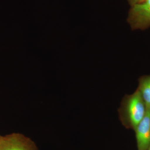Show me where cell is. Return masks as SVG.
Returning <instances> with one entry per match:
<instances>
[{
	"mask_svg": "<svg viewBox=\"0 0 150 150\" xmlns=\"http://www.w3.org/2000/svg\"><path fill=\"white\" fill-rule=\"evenodd\" d=\"M148 150H150V144L149 145V149H148Z\"/></svg>",
	"mask_w": 150,
	"mask_h": 150,
	"instance_id": "obj_7",
	"label": "cell"
},
{
	"mask_svg": "<svg viewBox=\"0 0 150 150\" xmlns=\"http://www.w3.org/2000/svg\"><path fill=\"white\" fill-rule=\"evenodd\" d=\"M137 89L139 91L147 108H150V75H145L139 78Z\"/></svg>",
	"mask_w": 150,
	"mask_h": 150,
	"instance_id": "obj_5",
	"label": "cell"
},
{
	"mask_svg": "<svg viewBox=\"0 0 150 150\" xmlns=\"http://www.w3.org/2000/svg\"><path fill=\"white\" fill-rule=\"evenodd\" d=\"M134 131L138 150H148L150 144V108H147L144 117Z\"/></svg>",
	"mask_w": 150,
	"mask_h": 150,
	"instance_id": "obj_4",
	"label": "cell"
},
{
	"mask_svg": "<svg viewBox=\"0 0 150 150\" xmlns=\"http://www.w3.org/2000/svg\"><path fill=\"white\" fill-rule=\"evenodd\" d=\"M0 150H38L33 141L23 134L13 133L0 137Z\"/></svg>",
	"mask_w": 150,
	"mask_h": 150,
	"instance_id": "obj_3",
	"label": "cell"
},
{
	"mask_svg": "<svg viewBox=\"0 0 150 150\" xmlns=\"http://www.w3.org/2000/svg\"><path fill=\"white\" fill-rule=\"evenodd\" d=\"M147 108L139 91L126 95L118 109L119 119L125 128L135 130L144 117Z\"/></svg>",
	"mask_w": 150,
	"mask_h": 150,
	"instance_id": "obj_1",
	"label": "cell"
},
{
	"mask_svg": "<svg viewBox=\"0 0 150 150\" xmlns=\"http://www.w3.org/2000/svg\"><path fill=\"white\" fill-rule=\"evenodd\" d=\"M0 137H1V136H0Z\"/></svg>",
	"mask_w": 150,
	"mask_h": 150,
	"instance_id": "obj_8",
	"label": "cell"
},
{
	"mask_svg": "<svg viewBox=\"0 0 150 150\" xmlns=\"http://www.w3.org/2000/svg\"><path fill=\"white\" fill-rule=\"evenodd\" d=\"M129 1L131 6H132L136 4H138V3L142 2L144 0H129Z\"/></svg>",
	"mask_w": 150,
	"mask_h": 150,
	"instance_id": "obj_6",
	"label": "cell"
},
{
	"mask_svg": "<svg viewBox=\"0 0 150 150\" xmlns=\"http://www.w3.org/2000/svg\"><path fill=\"white\" fill-rule=\"evenodd\" d=\"M128 22L133 30H145L150 27V0L131 6Z\"/></svg>",
	"mask_w": 150,
	"mask_h": 150,
	"instance_id": "obj_2",
	"label": "cell"
}]
</instances>
